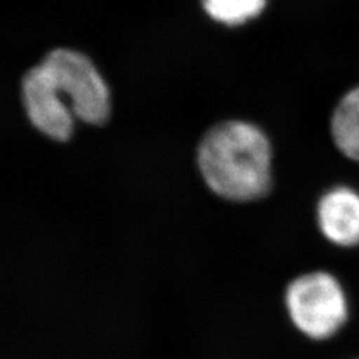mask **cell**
<instances>
[{"label":"cell","mask_w":359,"mask_h":359,"mask_svg":"<svg viewBox=\"0 0 359 359\" xmlns=\"http://www.w3.org/2000/svg\"><path fill=\"white\" fill-rule=\"evenodd\" d=\"M322 236L338 248L359 246V193L338 187L325 193L317 208Z\"/></svg>","instance_id":"cell-5"},{"label":"cell","mask_w":359,"mask_h":359,"mask_svg":"<svg viewBox=\"0 0 359 359\" xmlns=\"http://www.w3.org/2000/svg\"><path fill=\"white\" fill-rule=\"evenodd\" d=\"M286 316L295 330L311 341H327L339 333L350 316L346 290L329 271L297 276L283 293Z\"/></svg>","instance_id":"cell-2"},{"label":"cell","mask_w":359,"mask_h":359,"mask_svg":"<svg viewBox=\"0 0 359 359\" xmlns=\"http://www.w3.org/2000/svg\"><path fill=\"white\" fill-rule=\"evenodd\" d=\"M74 115L90 126H102L111 115V96L103 77L90 59L74 50L59 48L41 62Z\"/></svg>","instance_id":"cell-3"},{"label":"cell","mask_w":359,"mask_h":359,"mask_svg":"<svg viewBox=\"0 0 359 359\" xmlns=\"http://www.w3.org/2000/svg\"><path fill=\"white\" fill-rule=\"evenodd\" d=\"M271 145L261 129L226 121L210 129L198 147V168L212 192L231 201H255L271 188Z\"/></svg>","instance_id":"cell-1"},{"label":"cell","mask_w":359,"mask_h":359,"mask_svg":"<svg viewBox=\"0 0 359 359\" xmlns=\"http://www.w3.org/2000/svg\"><path fill=\"white\" fill-rule=\"evenodd\" d=\"M22 88L31 123L53 140L67 142L74 132L75 115L43 63L27 72Z\"/></svg>","instance_id":"cell-4"},{"label":"cell","mask_w":359,"mask_h":359,"mask_svg":"<svg viewBox=\"0 0 359 359\" xmlns=\"http://www.w3.org/2000/svg\"><path fill=\"white\" fill-rule=\"evenodd\" d=\"M330 130L341 154L359 163V86L347 92L334 109Z\"/></svg>","instance_id":"cell-6"},{"label":"cell","mask_w":359,"mask_h":359,"mask_svg":"<svg viewBox=\"0 0 359 359\" xmlns=\"http://www.w3.org/2000/svg\"><path fill=\"white\" fill-rule=\"evenodd\" d=\"M206 13L226 26H240L265 10L266 0H203Z\"/></svg>","instance_id":"cell-7"}]
</instances>
